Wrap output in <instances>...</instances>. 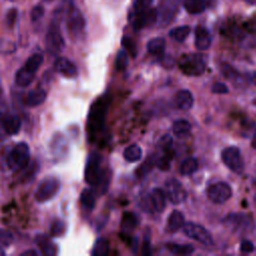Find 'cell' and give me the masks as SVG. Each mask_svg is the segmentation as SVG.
Here are the masks:
<instances>
[{"mask_svg":"<svg viewBox=\"0 0 256 256\" xmlns=\"http://www.w3.org/2000/svg\"><path fill=\"white\" fill-rule=\"evenodd\" d=\"M46 46L47 50L53 54L60 53L65 47V42L61 34L59 24L56 21H54L48 29L46 35Z\"/></svg>","mask_w":256,"mask_h":256,"instance_id":"cell-9","label":"cell"},{"mask_svg":"<svg viewBox=\"0 0 256 256\" xmlns=\"http://www.w3.org/2000/svg\"><path fill=\"white\" fill-rule=\"evenodd\" d=\"M166 248L172 254H176V255H190L194 252V247L191 244L168 243L166 244Z\"/></svg>","mask_w":256,"mask_h":256,"instance_id":"cell-31","label":"cell"},{"mask_svg":"<svg viewBox=\"0 0 256 256\" xmlns=\"http://www.w3.org/2000/svg\"><path fill=\"white\" fill-rule=\"evenodd\" d=\"M223 163L233 172L242 173L244 170V161L240 150L237 147H227L222 151Z\"/></svg>","mask_w":256,"mask_h":256,"instance_id":"cell-6","label":"cell"},{"mask_svg":"<svg viewBox=\"0 0 256 256\" xmlns=\"http://www.w3.org/2000/svg\"><path fill=\"white\" fill-rule=\"evenodd\" d=\"M123 156L125 158V160L129 163H135L137 161H139L142 156H143V151L141 149V147L137 144H132L130 146H128L124 152H123Z\"/></svg>","mask_w":256,"mask_h":256,"instance_id":"cell-29","label":"cell"},{"mask_svg":"<svg viewBox=\"0 0 256 256\" xmlns=\"http://www.w3.org/2000/svg\"><path fill=\"white\" fill-rule=\"evenodd\" d=\"M86 22L82 13L74 8L73 6L69 8L68 17H67V28L71 37H79L85 29Z\"/></svg>","mask_w":256,"mask_h":256,"instance_id":"cell-11","label":"cell"},{"mask_svg":"<svg viewBox=\"0 0 256 256\" xmlns=\"http://www.w3.org/2000/svg\"><path fill=\"white\" fill-rule=\"evenodd\" d=\"M244 30L250 34H256V18L248 20L244 24Z\"/></svg>","mask_w":256,"mask_h":256,"instance_id":"cell-46","label":"cell"},{"mask_svg":"<svg viewBox=\"0 0 256 256\" xmlns=\"http://www.w3.org/2000/svg\"><path fill=\"white\" fill-rule=\"evenodd\" d=\"M183 231L184 234L189 238L194 239L195 241L200 242L206 246L213 244V238L210 232L199 224L188 222L183 226Z\"/></svg>","mask_w":256,"mask_h":256,"instance_id":"cell-8","label":"cell"},{"mask_svg":"<svg viewBox=\"0 0 256 256\" xmlns=\"http://www.w3.org/2000/svg\"><path fill=\"white\" fill-rule=\"evenodd\" d=\"M225 223L236 231H251L253 220L246 214H230L226 217Z\"/></svg>","mask_w":256,"mask_h":256,"instance_id":"cell-13","label":"cell"},{"mask_svg":"<svg viewBox=\"0 0 256 256\" xmlns=\"http://www.w3.org/2000/svg\"><path fill=\"white\" fill-rule=\"evenodd\" d=\"M198 170V162L195 158H187L180 166V173L182 175H191Z\"/></svg>","mask_w":256,"mask_h":256,"instance_id":"cell-34","label":"cell"},{"mask_svg":"<svg viewBox=\"0 0 256 256\" xmlns=\"http://www.w3.org/2000/svg\"><path fill=\"white\" fill-rule=\"evenodd\" d=\"M109 242L104 238H99L95 242L91 254L94 256H105L109 253Z\"/></svg>","mask_w":256,"mask_h":256,"instance_id":"cell-35","label":"cell"},{"mask_svg":"<svg viewBox=\"0 0 256 256\" xmlns=\"http://www.w3.org/2000/svg\"><path fill=\"white\" fill-rule=\"evenodd\" d=\"M184 225H185L184 215L180 211L174 210L168 218L167 231L170 233H174L178 231L180 228H182Z\"/></svg>","mask_w":256,"mask_h":256,"instance_id":"cell-24","label":"cell"},{"mask_svg":"<svg viewBox=\"0 0 256 256\" xmlns=\"http://www.w3.org/2000/svg\"><path fill=\"white\" fill-rule=\"evenodd\" d=\"M122 46L125 48V50L128 52L130 56L135 58L137 56V47L135 42L128 36H124L122 38Z\"/></svg>","mask_w":256,"mask_h":256,"instance_id":"cell-39","label":"cell"},{"mask_svg":"<svg viewBox=\"0 0 256 256\" xmlns=\"http://www.w3.org/2000/svg\"><path fill=\"white\" fill-rule=\"evenodd\" d=\"M195 46L199 51H205L211 46V35L202 26H198L195 30Z\"/></svg>","mask_w":256,"mask_h":256,"instance_id":"cell-19","label":"cell"},{"mask_svg":"<svg viewBox=\"0 0 256 256\" xmlns=\"http://www.w3.org/2000/svg\"><path fill=\"white\" fill-rule=\"evenodd\" d=\"M165 193L169 201L178 205L183 203L187 198V192L181 182L175 178L168 179L165 183Z\"/></svg>","mask_w":256,"mask_h":256,"instance_id":"cell-10","label":"cell"},{"mask_svg":"<svg viewBox=\"0 0 256 256\" xmlns=\"http://www.w3.org/2000/svg\"><path fill=\"white\" fill-rule=\"evenodd\" d=\"M175 104L183 111H188L193 107L194 97L189 90H179L175 94Z\"/></svg>","mask_w":256,"mask_h":256,"instance_id":"cell-21","label":"cell"},{"mask_svg":"<svg viewBox=\"0 0 256 256\" xmlns=\"http://www.w3.org/2000/svg\"><path fill=\"white\" fill-rule=\"evenodd\" d=\"M101 164H102V156L98 152L90 153V155L87 158L85 172H84L85 181L90 186H92L96 182L99 175L101 174L103 170L101 168Z\"/></svg>","mask_w":256,"mask_h":256,"instance_id":"cell-7","label":"cell"},{"mask_svg":"<svg viewBox=\"0 0 256 256\" xmlns=\"http://www.w3.org/2000/svg\"><path fill=\"white\" fill-rule=\"evenodd\" d=\"M191 124L189 121L185 119H179L173 123V133L178 138H184L187 137L191 132Z\"/></svg>","mask_w":256,"mask_h":256,"instance_id":"cell-28","label":"cell"},{"mask_svg":"<svg viewBox=\"0 0 256 256\" xmlns=\"http://www.w3.org/2000/svg\"><path fill=\"white\" fill-rule=\"evenodd\" d=\"M54 68L59 74L66 78L73 79L78 76L77 67L69 59L65 57L58 58L54 63Z\"/></svg>","mask_w":256,"mask_h":256,"instance_id":"cell-15","label":"cell"},{"mask_svg":"<svg viewBox=\"0 0 256 256\" xmlns=\"http://www.w3.org/2000/svg\"><path fill=\"white\" fill-rule=\"evenodd\" d=\"M35 242L40 248L43 255L46 256H53L58 253L57 245L47 236L44 234H40L35 238Z\"/></svg>","mask_w":256,"mask_h":256,"instance_id":"cell-18","label":"cell"},{"mask_svg":"<svg viewBox=\"0 0 256 256\" xmlns=\"http://www.w3.org/2000/svg\"><path fill=\"white\" fill-rule=\"evenodd\" d=\"M43 61H44L43 55H41V54H39V53H36V54L31 55V56L27 59V61H26V63H25L24 66H25L28 70L32 71L33 73H36V72L39 70V68L41 67V65L43 64Z\"/></svg>","mask_w":256,"mask_h":256,"instance_id":"cell-33","label":"cell"},{"mask_svg":"<svg viewBox=\"0 0 256 256\" xmlns=\"http://www.w3.org/2000/svg\"><path fill=\"white\" fill-rule=\"evenodd\" d=\"M80 203L86 212L93 211L96 204V194L92 189H84L80 195Z\"/></svg>","mask_w":256,"mask_h":256,"instance_id":"cell-26","label":"cell"},{"mask_svg":"<svg viewBox=\"0 0 256 256\" xmlns=\"http://www.w3.org/2000/svg\"><path fill=\"white\" fill-rule=\"evenodd\" d=\"M207 195L213 203L223 204L231 198L232 189L226 182H217L208 188Z\"/></svg>","mask_w":256,"mask_h":256,"instance_id":"cell-12","label":"cell"},{"mask_svg":"<svg viewBox=\"0 0 256 256\" xmlns=\"http://www.w3.org/2000/svg\"><path fill=\"white\" fill-rule=\"evenodd\" d=\"M66 225L61 220H55L50 227V234L53 237H60L65 233Z\"/></svg>","mask_w":256,"mask_h":256,"instance_id":"cell-38","label":"cell"},{"mask_svg":"<svg viewBox=\"0 0 256 256\" xmlns=\"http://www.w3.org/2000/svg\"><path fill=\"white\" fill-rule=\"evenodd\" d=\"M0 240H1V246L2 247H8L12 244L14 238H13V235L9 231L2 230Z\"/></svg>","mask_w":256,"mask_h":256,"instance_id":"cell-40","label":"cell"},{"mask_svg":"<svg viewBox=\"0 0 256 256\" xmlns=\"http://www.w3.org/2000/svg\"><path fill=\"white\" fill-rule=\"evenodd\" d=\"M129 54L126 50H120L115 60V67L117 71H125L129 64Z\"/></svg>","mask_w":256,"mask_h":256,"instance_id":"cell-36","label":"cell"},{"mask_svg":"<svg viewBox=\"0 0 256 256\" xmlns=\"http://www.w3.org/2000/svg\"><path fill=\"white\" fill-rule=\"evenodd\" d=\"M184 8L189 14L197 15L204 12L206 4L204 0H184Z\"/></svg>","mask_w":256,"mask_h":256,"instance_id":"cell-30","label":"cell"},{"mask_svg":"<svg viewBox=\"0 0 256 256\" xmlns=\"http://www.w3.org/2000/svg\"><path fill=\"white\" fill-rule=\"evenodd\" d=\"M17 15H18V12H17V9H10L8 12H7V15H6V23L9 27H12L16 20H17Z\"/></svg>","mask_w":256,"mask_h":256,"instance_id":"cell-43","label":"cell"},{"mask_svg":"<svg viewBox=\"0 0 256 256\" xmlns=\"http://www.w3.org/2000/svg\"><path fill=\"white\" fill-rule=\"evenodd\" d=\"M252 80H253V82H254V83H255V85H256V73L254 74V76H253V79H252Z\"/></svg>","mask_w":256,"mask_h":256,"instance_id":"cell-49","label":"cell"},{"mask_svg":"<svg viewBox=\"0 0 256 256\" xmlns=\"http://www.w3.org/2000/svg\"><path fill=\"white\" fill-rule=\"evenodd\" d=\"M44 15V8L42 6H36L31 11V20L33 22L38 21Z\"/></svg>","mask_w":256,"mask_h":256,"instance_id":"cell-44","label":"cell"},{"mask_svg":"<svg viewBox=\"0 0 256 256\" xmlns=\"http://www.w3.org/2000/svg\"><path fill=\"white\" fill-rule=\"evenodd\" d=\"M240 249L244 253H251L254 251V245L250 241H243L241 243Z\"/></svg>","mask_w":256,"mask_h":256,"instance_id":"cell-47","label":"cell"},{"mask_svg":"<svg viewBox=\"0 0 256 256\" xmlns=\"http://www.w3.org/2000/svg\"><path fill=\"white\" fill-rule=\"evenodd\" d=\"M139 219L133 212H125L121 220V232L123 235L129 236L138 226Z\"/></svg>","mask_w":256,"mask_h":256,"instance_id":"cell-22","label":"cell"},{"mask_svg":"<svg viewBox=\"0 0 256 256\" xmlns=\"http://www.w3.org/2000/svg\"><path fill=\"white\" fill-rule=\"evenodd\" d=\"M190 32L191 29L189 26H179L177 28L172 29L169 33V36L177 42H184L189 36Z\"/></svg>","mask_w":256,"mask_h":256,"instance_id":"cell-32","label":"cell"},{"mask_svg":"<svg viewBox=\"0 0 256 256\" xmlns=\"http://www.w3.org/2000/svg\"><path fill=\"white\" fill-rule=\"evenodd\" d=\"M109 103V97L105 95L98 98L90 108L87 121V133L91 142L97 139L99 133L102 132L105 126V118Z\"/></svg>","mask_w":256,"mask_h":256,"instance_id":"cell-1","label":"cell"},{"mask_svg":"<svg viewBox=\"0 0 256 256\" xmlns=\"http://www.w3.org/2000/svg\"><path fill=\"white\" fill-rule=\"evenodd\" d=\"M165 48H166V41L164 38H160V37L150 40L147 44L148 52L159 58H162L164 56Z\"/></svg>","mask_w":256,"mask_h":256,"instance_id":"cell-27","label":"cell"},{"mask_svg":"<svg viewBox=\"0 0 256 256\" xmlns=\"http://www.w3.org/2000/svg\"><path fill=\"white\" fill-rule=\"evenodd\" d=\"M212 92L215 94H226L229 92V90H228V87L224 83L218 82L212 86Z\"/></svg>","mask_w":256,"mask_h":256,"instance_id":"cell-45","label":"cell"},{"mask_svg":"<svg viewBox=\"0 0 256 256\" xmlns=\"http://www.w3.org/2000/svg\"><path fill=\"white\" fill-rule=\"evenodd\" d=\"M60 189V181L53 176L44 178L35 191V199L37 202L43 203L51 200Z\"/></svg>","mask_w":256,"mask_h":256,"instance_id":"cell-4","label":"cell"},{"mask_svg":"<svg viewBox=\"0 0 256 256\" xmlns=\"http://www.w3.org/2000/svg\"><path fill=\"white\" fill-rule=\"evenodd\" d=\"M154 165H156V158L155 157H149L146 159V161L138 168L137 170V176L140 178L145 177L150 173V171L153 169Z\"/></svg>","mask_w":256,"mask_h":256,"instance_id":"cell-37","label":"cell"},{"mask_svg":"<svg viewBox=\"0 0 256 256\" xmlns=\"http://www.w3.org/2000/svg\"><path fill=\"white\" fill-rule=\"evenodd\" d=\"M35 74L36 73H33L32 71L28 70L25 66H23L22 68H20L16 75H15V83L17 86L19 87H27L29 86L34 78H35Z\"/></svg>","mask_w":256,"mask_h":256,"instance_id":"cell-25","label":"cell"},{"mask_svg":"<svg viewBox=\"0 0 256 256\" xmlns=\"http://www.w3.org/2000/svg\"><path fill=\"white\" fill-rule=\"evenodd\" d=\"M222 73L223 75L227 78V79H230V80H233L235 79L237 76H238V73L237 71H235L231 66L229 65H224L222 67Z\"/></svg>","mask_w":256,"mask_h":256,"instance_id":"cell-41","label":"cell"},{"mask_svg":"<svg viewBox=\"0 0 256 256\" xmlns=\"http://www.w3.org/2000/svg\"><path fill=\"white\" fill-rule=\"evenodd\" d=\"M177 0H165L158 12V18L162 26H167L171 23L177 12Z\"/></svg>","mask_w":256,"mask_h":256,"instance_id":"cell-14","label":"cell"},{"mask_svg":"<svg viewBox=\"0 0 256 256\" xmlns=\"http://www.w3.org/2000/svg\"><path fill=\"white\" fill-rule=\"evenodd\" d=\"M38 253L35 251V250H33V249H29V250H27V251H24L21 255L22 256H36Z\"/></svg>","mask_w":256,"mask_h":256,"instance_id":"cell-48","label":"cell"},{"mask_svg":"<svg viewBox=\"0 0 256 256\" xmlns=\"http://www.w3.org/2000/svg\"><path fill=\"white\" fill-rule=\"evenodd\" d=\"M253 105H255V106H256V99H255V100H253Z\"/></svg>","mask_w":256,"mask_h":256,"instance_id":"cell-50","label":"cell"},{"mask_svg":"<svg viewBox=\"0 0 256 256\" xmlns=\"http://www.w3.org/2000/svg\"><path fill=\"white\" fill-rule=\"evenodd\" d=\"M30 158L29 146L24 142H20L10 150L7 156V165L13 171L22 170L28 166Z\"/></svg>","mask_w":256,"mask_h":256,"instance_id":"cell-3","label":"cell"},{"mask_svg":"<svg viewBox=\"0 0 256 256\" xmlns=\"http://www.w3.org/2000/svg\"><path fill=\"white\" fill-rule=\"evenodd\" d=\"M142 253L144 255H151V253H152V247H151V242H150V233H149V231L144 236Z\"/></svg>","mask_w":256,"mask_h":256,"instance_id":"cell-42","label":"cell"},{"mask_svg":"<svg viewBox=\"0 0 256 256\" xmlns=\"http://www.w3.org/2000/svg\"><path fill=\"white\" fill-rule=\"evenodd\" d=\"M255 203H256V195H255Z\"/></svg>","mask_w":256,"mask_h":256,"instance_id":"cell-51","label":"cell"},{"mask_svg":"<svg viewBox=\"0 0 256 256\" xmlns=\"http://www.w3.org/2000/svg\"><path fill=\"white\" fill-rule=\"evenodd\" d=\"M152 211L161 213L166 207V193L160 188H154L148 195Z\"/></svg>","mask_w":256,"mask_h":256,"instance_id":"cell-17","label":"cell"},{"mask_svg":"<svg viewBox=\"0 0 256 256\" xmlns=\"http://www.w3.org/2000/svg\"><path fill=\"white\" fill-rule=\"evenodd\" d=\"M21 120L17 115L7 114L2 118V127L6 134L8 135H16L19 133L21 129Z\"/></svg>","mask_w":256,"mask_h":256,"instance_id":"cell-20","label":"cell"},{"mask_svg":"<svg viewBox=\"0 0 256 256\" xmlns=\"http://www.w3.org/2000/svg\"><path fill=\"white\" fill-rule=\"evenodd\" d=\"M207 58L202 54H188L183 55L179 61L178 66L183 74L187 76H200L206 70Z\"/></svg>","mask_w":256,"mask_h":256,"instance_id":"cell-2","label":"cell"},{"mask_svg":"<svg viewBox=\"0 0 256 256\" xmlns=\"http://www.w3.org/2000/svg\"><path fill=\"white\" fill-rule=\"evenodd\" d=\"M130 22L135 30H141L144 27L153 25L158 19V12L156 9L146 8L142 10H136L129 16Z\"/></svg>","mask_w":256,"mask_h":256,"instance_id":"cell-5","label":"cell"},{"mask_svg":"<svg viewBox=\"0 0 256 256\" xmlns=\"http://www.w3.org/2000/svg\"><path fill=\"white\" fill-rule=\"evenodd\" d=\"M47 98V93L45 90L37 88L28 92L24 99V103L28 107H36L41 105Z\"/></svg>","mask_w":256,"mask_h":256,"instance_id":"cell-23","label":"cell"},{"mask_svg":"<svg viewBox=\"0 0 256 256\" xmlns=\"http://www.w3.org/2000/svg\"><path fill=\"white\" fill-rule=\"evenodd\" d=\"M112 179V173L109 169H103L96 182L91 186L96 196H102L106 194L110 186Z\"/></svg>","mask_w":256,"mask_h":256,"instance_id":"cell-16","label":"cell"}]
</instances>
